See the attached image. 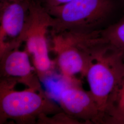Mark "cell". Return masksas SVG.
Returning a JSON list of instances; mask_svg holds the SVG:
<instances>
[{
    "label": "cell",
    "mask_w": 124,
    "mask_h": 124,
    "mask_svg": "<svg viewBox=\"0 0 124 124\" xmlns=\"http://www.w3.org/2000/svg\"><path fill=\"white\" fill-rule=\"evenodd\" d=\"M65 82L58 93L62 110L81 124H103V115L90 91L83 88L76 77L63 78Z\"/></svg>",
    "instance_id": "6"
},
{
    "label": "cell",
    "mask_w": 124,
    "mask_h": 124,
    "mask_svg": "<svg viewBox=\"0 0 124 124\" xmlns=\"http://www.w3.org/2000/svg\"><path fill=\"white\" fill-rule=\"evenodd\" d=\"M120 1L122 2V4H123L124 5V0H120Z\"/></svg>",
    "instance_id": "13"
},
{
    "label": "cell",
    "mask_w": 124,
    "mask_h": 124,
    "mask_svg": "<svg viewBox=\"0 0 124 124\" xmlns=\"http://www.w3.org/2000/svg\"><path fill=\"white\" fill-rule=\"evenodd\" d=\"M103 124H124V67L107 103Z\"/></svg>",
    "instance_id": "9"
},
{
    "label": "cell",
    "mask_w": 124,
    "mask_h": 124,
    "mask_svg": "<svg viewBox=\"0 0 124 124\" xmlns=\"http://www.w3.org/2000/svg\"><path fill=\"white\" fill-rule=\"evenodd\" d=\"M31 0H0V56L23 42Z\"/></svg>",
    "instance_id": "7"
},
{
    "label": "cell",
    "mask_w": 124,
    "mask_h": 124,
    "mask_svg": "<svg viewBox=\"0 0 124 124\" xmlns=\"http://www.w3.org/2000/svg\"><path fill=\"white\" fill-rule=\"evenodd\" d=\"M116 0H72L46 8L53 19L51 32L100 31L116 10Z\"/></svg>",
    "instance_id": "3"
},
{
    "label": "cell",
    "mask_w": 124,
    "mask_h": 124,
    "mask_svg": "<svg viewBox=\"0 0 124 124\" xmlns=\"http://www.w3.org/2000/svg\"><path fill=\"white\" fill-rule=\"evenodd\" d=\"M18 80L0 78V124L13 120L18 124H37L42 115H53L63 111L46 93L41 86L16 90Z\"/></svg>",
    "instance_id": "1"
},
{
    "label": "cell",
    "mask_w": 124,
    "mask_h": 124,
    "mask_svg": "<svg viewBox=\"0 0 124 124\" xmlns=\"http://www.w3.org/2000/svg\"><path fill=\"white\" fill-rule=\"evenodd\" d=\"M30 56L24 49L15 48L0 56V78H13L27 87L41 86L40 79L32 67Z\"/></svg>",
    "instance_id": "8"
},
{
    "label": "cell",
    "mask_w": 124,
    "mask_h": 124,
    "mask_svg": "<svg viewBox=\"0 0 124 124\" xmlns=\"http://www.w3.org/2000/svg\"><path fill=\"white\" fill-rule=\"evenodd\" d=\"M124 67L122 54L105 44L96 53L86 71L89 91L103 118L108 100Z\"/></svg>",
    "instance_id": "5"
},
{
    "label": "cell",
    "mask_w": 124,
    "mask_h": 124,
    "mask_svg": "<svg viewBox=\"0 0 124 124\" xmlns=\"http://www.w3.org/2000/svg\"><path fill=\"white\" fill-rule=\"evenodd\" d=\"M101 33L106 44L124 57V14L116 22L101 30Z\"/></svg>",
    "instance_id": "10"
},
{
    "label": "cell",
    "mask_w": 124,
    "mask_h": 124,
    "mask_svg": "<svg viewBox=\"0 0 124 124\" xmlns=\"http://www.w3.org/2000/svg\"><path fill=\"white\" fill-rule=\"evenodd\" d=\"M101 31L51 32V49L56 55V64L63 78L72 79L77 75L85 77L96 54L106 44Z\"/></svg>",
    "instance_id": "2"
},
{
    "label": "cell",
    "mask_w": 124,
    "mask_h": 124,
    "mask_svg": "<svg viewBox=\"0 0 124 124\" xmlns=\"http://www.w3.org/2000/svg\"><path fill=\"white\" fill-rule=\"evenodd\" d=\"M53 24V18L44 7L36 0H31L23 42L40 81L52 75L56 65L49 57L47 39V32Z\"/></svg>",
    "instance_id": "4"
},
{
    "label": "cell",
    "mask_w": 124,
    "mask_h": 124,
    "mask_svg": "<svg viewBox=\"0 0 124 124\" xmlns=\"http://www.w3.org/2000/svg\"><path fill=\"white\" fill-rule=\"evenodd\" d=\"M37 124H79L81 123L62 111L51 116L46 115L40 116L37 121Z\"/></svg>",
    "instance_id": "11"
},
{
    "label": "cell",
    "mask_w": 124,
    "mask_h": 124,
    "mask_svg": "<svg viewBox=\"0 0 124 124\" xmlns=\"http://www.w3.org/2000/svg\"><path fill=\"white\" fill-rule=\"evenodd\" d=\"M45 8L64 4L72 0H36Z\"/></svg>",
    "instance_id": "12"
}]
</instances>
